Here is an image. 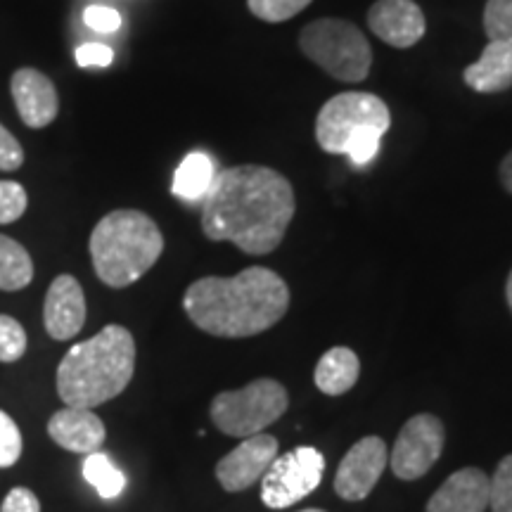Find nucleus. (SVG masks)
<instances>
[{
	"instance_id": "obj_1",
	"label": "nucleus",
	"mask_w": 512,
	"mask_h": 512,
	"mask_svg": "<svg viewBox=\"0 0 512 512\" xmlns=\"http://www.w3.org/2000/svg\"><path fill=\"white\" fill-rule=\"evenodd\" d=\"M294 188L271 166L223 169L202 204V233L211 242H233L245 254L264 256L280 247L294 219Z\"/></svg>"
},
{
	"instance_id": "obj_2",
	"label": "nucleus",
	"mask_w": 512,
	"mask_h": 512,
	"mask_svg": "<svg viewBox=\"0 0 512 512\" xmlns=\"http://www.w3.org/2000/svg\"><path fill=\"white\" fill-rule=\"evenodd\" d=\"M183 309L207 335L254 337L283 320L290 309V287L271 268L252 266L233 278L195 280L183 294Z\"/></svg>"
},
{
	"instance_id": "obj_3",
	"label": "nucleus",
	"mask_w": 512,
	"mask_h": 512,
	"mask_svg": "<svg viewBox=\"0 0 512 512\" xmlns=\"http://www.w3.org/2000/svg\"><path fill=\"white\" fill-rule=\"evenodd\" d=\"M136 342L124 325H107L74 344L57 368V394L72 408H93L119 396L133 380Z\"/></svg>"
},
{
	"instance_id": "obj_4",
	"label": "nucleus",
	"mask_w": 512,
	"mask_h": 512,
	"mask_svg": "<svg viewBox=\"0 0 512 512\" xmlns=\"http://www.w3.org/2000/svg\"><path fill=\"white\" fill-rule=\"evenodd\" d=\"M91 259L95 275L110 287L138 283L164 252L162 230L145 211H110L91 233Z\"/></svg>"
},
{
	"instance_id": "obj_5",
	"label": "nucleus",
	"mask_w": 512,
	"mask_h": 512,
	"mask_svg": "<svg viewBox=\"0 0 512 512\" xmlns=\"http://www.w3.org/2000/svg\"><path fill=\"white\" fill-rule=\"evenodd\" d=\"M299 48L316 67L344 83H361L373 67V48L366 34L339 17L309 22L299 34Z\"/></svg>"
},
{
	"instance_id": "obj_6",
	"label": "nucleus",
	"mask_w": 512,
	"mask_h": 512,
	"mask_svg": "<svg viewBox=\"0 0 512 512\" xmlns=\"http://www.w3.org/2000/svg\"><path fill=\"white\" fill-rule=\"evenodd\" d=\"M392 126V114L382 98L373 93H339L320 107L316 140L328 155H347L349 145L366 136L384 138Z\"/></svg>"
},
{
	"instance_id": "obj_7",
	"label": "nucleus",
	"mask_w": 512,
	"mask_h": 512,
	"mask_svg": "<svg viewBox=\"0 0 512 512\" xmlns=\"http://www.w3.org/2000/svg\"><path fill=\"white\" fill-rule=\"evenodd\" d=\"M290 396L278 380L259 377L245 389L221 392L211 401V420L228 437H254L283 418Z\"/></svg>"
},
{
	"instance_id": "obj_8",
	"label": "nucleus",
	"mask_w": 512,
	"mask_h": 512,
	"mask_svg": "<svg viewBox=\"0 0 512 512\" xmlns=\"http://www.w3.org/2000/svg\"><path fill=\"white\" fill-rule=\"evenodd\" d=\"M323 470L325 458L318 448H294L285 456L275 458L261 477V501L271 510L290 508L318 489Z\"/></svg>"
},
{
	"instance_id": "obj_9",
	"label": "nucleus",
	"mask_w": 512,
	"mask_h": 512,
	"mask_svg": "<svg viewBox=\"0 0 512 512\" xmlns=\"http://www.w3.org/2000/svg\"><path fill=\"white\" fill-rule=\"evenodd\" d=\"M444 451V425L437 415H413L396 437L389 456L392 472L403 482H413L432 470Z\"/></svg>"
},
{
	"instance_id": "obj_10",
	"label": "nucleus",
	"mask_w": 512,
	"mask_h": 512,
	"mask_svg": "<svg viewBox=\"0 0 512 512\" xmlns=\"http://www.w3.org/2000/svg\"><path fill=\"white\" fill-rule=\"evenodd\" d=\"M389 463L387 444L380 437H363L349 448L337 467L335 491L344 501H363L373 494Z\"/></svg>"
},
{
	"instance_id": "obj_11",
	"label": "nucleus",
	"mask_w": 512,
	"mask_h": 512,
	"mask_svg": "<svg viewBox=\"0 0 512 512\" xmlns=\"http://www.w3.org/2000/svg\"><path fill=\"white\" fill-rule=\"evenodd\" d=\"M275 458H278V439L264 432L254 434L242 439L240 446L219 460L216 479L228 494H240L266 475Z\"/></svg>"
},
{
	"instance_id": "obj_12",
	"label": "nucleus",
	"mask_w": 512,
	"mask_h": 512,
	"mask_svg": "<svg viewBox=\"0 0 512 512\" xmlns=\"http://www.w3.org/2000/svg\"><path fill=\"white\" fill-rule=\"evenodd\" d=\"M368 27L382 43L406 50L422 41L427 22L413 0H377L368 10Z\"/></svg>"
},
{
	"instance_id": "obj_13",
	"label": "nucleus",
	"mask_w": 512,
	"mask_h": 512,
	"mask_svg": "<svg viewBox=\"0 0 512 512\" xmlns=\"http://www.w3.org/2000/svg\"><path fill=\"white\" fill-rule=\"evenodd\" d=\"M10 93L19 119L29 128H46L57 119L60 98L55 83L34 67H22L12 74Z\"/></svg>"
},
{
	"instance_id": "obj_14",
	"label": "nucleus",
	"mask_w": 512,
	"mask_h": 512,
	"mask_svg": "<svg viewBox=\"0 0 512 512\" xmlns=\"http://www.w3.org/2000/svg\"><path fill=\"white\" fill-rule=\"evenodd\" d=\"M43 320H46L48 335L57 342L79 335L86 323V297L74 275H57L50 283Z\"/></svg>"
},
{
	"instance_id": "obj_15",
	"label": "nucleus",
	"mask_w": 512,
	"mask_h": 512,
	"mask_svg": "<svg viewBox=\"0 0 512 512\" xmlns=\"http://www.w3.org/2000/svg\"><path fill=\"white\" fill-rule=\"evenodd\" d=\"M489 508V475L479 467L453 472L427 503V512H486Z\"/></svg>"
},
{
	"instance_id": "obj_16",
	"label": "nucleus",
	"mask_w": 512,
	"mask_h": 512,
	"mask_svg": "<svg viewBox=\"0 0 512 512\" xmlns=\"http://www.w3.org/2000/svg\"><path fill=\"white\" fill-rule=\"evenodd\" d=\"M48 434L57 446L67 448L72 453H88L100 451L105 444V425L91 408H62L48 422Z\"/></svg>"
},
{
	"instance_id": "obj_17",
	"label": "nucleus",
	"mask_w": 512,
	"mask_h": 512,
	"mask_svg": "<svg viewBox=\"0 0 512 512\" xmlns=\"http://www.w3.org/2000/svg\"><path fill=\"white\" fill-rule=\"evenodd\" d=\"M463 81L477 93H503L512 88V41H489L477 62L465 67Z\"/></svg>"
},
{
	"instance_id": "obj_18",
	"label": "nucleus",
	"mask_w": 512,
	"mask_h": 512,
	"mask_svg": "<svg viewBox=\"0 0 512 512\" xmlns=\"http://www.w3.org/2000/svg\"><path fill=\"white\" fill-rule=\"evenodd\" d=\"M361 375V361L347 347H335L320 356L316 366V387L328 396H342L354 387Z\"/></svg>"
},
{
	"instance_id": "obj_19",
	"label": "nucleus",
	"mask_w": 512,
	"mask_h": 512,
	"mask_svg": "<svg viewBox=\"0 0 512 512\" xmlns=\"http://www.w3.org/2000/svg\"><path fill=\"white\" fill-rule=\"evenodd\" d=\"M214 159L204 152H190L176 169L174 176V195L185 202L202 200L207 195L211 183H214Z\"/></svg>"
},
{
	"instance_id": "obj_20",
	"label": "nucleus",
	"mask_w": 512,
	"mask_h": 512,
	"mask_svg": "<svg viewBox=\"0 0 512 512\" xmlns=\"http://www.w3.org/2000/svg\"><path fill=\"white\" fill-rule=\"evenodd\" d=\"M34 278V261L27 249L8 235H0V290H24Z\"/></svg>"
},
{
	"instance_id": "obj_21",
	"label": "nucleus",
	"mask_w": 512,
	"mask_h": 512,
	"mask_svg": "<svg viewBox=\"0 0 512 512\" xmlns=\"http://www.w3.org/2000/svg\"><path fill=\"white\" fill-rule=\"evenodd\" d=\"M83 477H86L88 484L95 486V491L102 498H117L126 489L124 472L102 451L88 453L86 460H83Z\"/></svg>"
},
{
	"instance_id": "obj_22",
	"label": "nucleus",
	"mask_w": 512,
	"mask_h": 512,
	"mask_svg": "<svg viewBox=\"0 0 512 512\" xmlns=\"http://www.w3.org/2000/svg\"><path fill=\"white\" fill-rule=\"evenodd\" d=\"M313 0H247V8L256 19L268 24H280L297 17L309 8Z\"/></svg>"
},
{
	"instance_id": "obj_23",
	"label": "nucleus",
	"mask_w": 512,
	"mask_h": 512,
	"mask_svg": "<svg viewBox=\"0 0 512 512\" xmlns=\"http://www.w3.org/2000/svg\"><path fill=\"white\" fill-rule=\"evenodd\" d=\"M484 34L489 41H512V0H486Z\"/></svg>"
},
{
	"instance_id": "obj_24",
	"label": "nucleus",
	"mask_w": 512,
	"mask_h": 512,
	"mask_svg": "<svg viewBox=\"0 0 512 512\" xmlns=\"http://www.w3.org/2000/svg\"><path fill=\"white\" fill-rule=\"evenodd\" d=\"M489 508L491 512H512V453L496 465L489 477Z\"/></svg>"
},
{
	"instance_id": "obj_25",
	"label": "nucleus",
	"mask_w": 512,
	"mask_h": 512,
	"mask_svg": "<svg viewBox=\"0 0 512 512\" xmlns=\"http://www.w3.org/2000/svg\"><path fill=\"white\" fill-rule=\"evenodd\" d=\"M27 351V332L15 318L0 313V363L19 361Z\"/></svg>"
},
{
	"instance_id": "obj_26",
	"label": "nucleus",
	"mask_w": 512,
	"mask_h": 512,
	"mask_svg": "<svg viewBox=\"0 0 512 512\" xmlns=\"http://www.w3.org/2000/svg\"><path fill=\"white\" fill-rule=\"evenodd\" d=\"M27 211V192L15 181H0V226L17 221Z\"/></svg>"
},
{
	"instance_id": "obj_27",
	"label": "nucleus",
	"mask_w": 512,
	"mask_h": 512,
	"mask_svg": "<svg viewBox=\"0 0 512 512\" xmlns=\"http://www.w3.org/2000/svg\"><path fill=\"white\" fill-rule=\"evenodd\" d=\"M22 456V434L15 420L0 411V467H12Z\"/></svg>"
},
{
	"instance_id": "obj_28",
	"label": "nucleus",
	"mask_w": 512,
	"mask_h": 512,
	"mask_svg": "<svg viewBox=\"0 0 512 512\" xmlns=\"http://www.w3.org/2000/svg\"><path fill=\"white\" fill-rule=\"evenodd\" d=\"M83 22L93 31H100V34H114L121 27V15L114 8H107V5H91L83 12Z\"/></svg>"
},
{
	"instance_id": "obj_29",
	"label": "nucleus",
	"mask_w": 512,
	"mask_h": 512,
	"mask_svg": "<svg viewBox=\"0 0 512 512\" xmlns=\"http://www.w3.org/2000/svg\"><path fill=\"white\" fill-rule=\"evenodd\" d=\"M24 164V150L19 140L0 124V171H17Z\"/></svg>"
},
{
	"instance_id": "obj_30",
	"label": "nucleus",
	"mask_w": 512,
	"mask_h": 512,
	"mask_svg": "<svg viewBox=\"0 0 512 512\" xmlns=\"http://www.w3.org/2000/svg\"><path fill=\"white\" fill-rule=\"evenodd\" d=\"M76 64L83 69L88 67H110L114 62V53L110 46H102V43H86V46L76 48Z\"/></svg>"
},
{
	"instance_id": "obj_31",
	"label": "nucleus",
	"mask_w": 512,
	"mask_h": 512,
	"mask_svg": "<svg viewBox=\"0 0 512 512\" xmlns=\"http://www.w3.org/2000/svg\"><path fill=\"white\" fill-rule=\"evenodd\" d=\"M0 512H41V503H38L34 491L17 486V489H12L10 494L5 496Z\"/></svg>"
},
{
	"instance_id": "obj_32",
	"label": "nucleus",
	"mask_w": 512,
	"mask_h": 512,
	"mask_svg": "<svg viewBox=\"0 0 512 512\" xmlns=\"http://www.w3.org/2000/svg\"><path fill=\"white\" fill-rule=\"evenodd\" d=\"M498 178H501L503 188L508 190L510 195H512V150L508 152V155L503 157L501 166H498Z\"/></svg>"
},
{
	"instance_id": "obj_33",
	"label": "nucleus",
	"mask_w": 512,
	"mask_h": 512,
	"mask_svg": "<svg viewBox=\"0 0 512 512\" xmlns=\"http://www.w3.org/2000/svg\"><path fill=\"white\" fill-rule=\"evenodd\" d=\"M505 297H508V306H510V311H512V271L508 275V285H505Z\"/></svg>"
},
{
	"instance_id": "obj_34",
	"label": "nucleus",
	"mask_w": 512,
	"mask_h": 512,
	"mask_svg": "<svg viewBox=\"0 0 512 512\" xmlns=\"http://www.w3.org/2000/svg\"><path fill=\"white\" fill-rule=\"evenodd\" d=\"M302 512H325V510H318V508H306V510H302Z\"/></svg>"
}]
</instances>
